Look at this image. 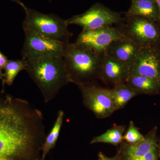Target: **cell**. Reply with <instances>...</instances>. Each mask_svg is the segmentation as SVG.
<instances>
[{
	"label": "cell",
	"mask_w": 160,
	"mask_h": 160,
	"mask_svg": "<svg viewBox=\"0 0 160 160\" xmlns=\"http://www.w3.org/2000/svg\"><path fill=\"white\" fill-rule=\"evenodd\" d=\"M46 136L42 113L26 100L0 91V158L36 160Z\"/></svg>",
	"instance_id": "6da1fadb"
},
{
	"label": "cell",
	"mask_w": 160,
	"mask_h": 160,
	"mask_svg": "<svg viewBox=\"0 0 160 160\" xmlns=\"http://www.w3.org/2000/svg\"><path fill=\"white\" fill-rule=\"evenodd\" d=\"M26 60V71L40 89L45 102L54 99L60 90L70 83L63 58L39 57Z\"/></svg>",
	"instance_id": "7a4b0ae2"
},
{
	"label": "cell",
	"mask_w": 160,
	"mask_h": 160,
	"mask_svg": "<svg viewBox=\"0 0 160 160\" xmlns=\"http://www.w3.org/2000/svg\"><path fill=\"white\" fill-rule=\"evenodd\" d=\"M103 55L69 43L63 58L70 83L77 86L100 79Z\"/></svg>",
	"instance_id": "3957f363"
},
{
	"label": "cell",
	"mask_w": 160,
	"mask_h": 160,
	"mask_svg": "<svg viewBox=\"0 0 160 160\" xmlns=\"http://www.w3.org/2000/svg\"><path fill=\"white\" fill-rule=\"evenodd\" d=\"M23 8L26 13L22 24L24 32L69 42L72 33L68 29L66 20L53 13H42L25 5Z\"/></svg>",
	"instance_id": "277c9868"
},
{
	"label": "cell",
	"mask_w": 160,
	"mask_h": 160,
	"mask_svg": "<svg viewBox=\"0 0 160 160\" xmlns=\"http://www.w3.org/2000/svg\"><path fill=\"white\" fill-rule=\"evenodd\" d=\"M117 26L127 38L140 48L160 49V30L157 22L141 17H125Z\"/></svg>",
	"instance_id": "5b68a950"
},
{
	"label": "cell",
	"mask_w": 160,
	"mask_h": 160,
	"mask_svg": "<svg viewBox=\"0 0 160 160\" xmlns=\"http://www.w3.org/2000/svg\"><path fill=\"white\" fill-rule=\"evenodd\" d=\"M82 94L83 105L100 119L109 117L116 111L110 89L97 85L95 82L77 86Z\"/></svg>",
	"instance_id": "8992f818"
},
{
	"label": "cell",
	"mask_w": 160,
	"mask_h": 160,
	"mask_svg": "<svg viewBox=\"0 0 160 160\" xmlns=\"http://www.w3.org/2000/svg\"><path fill=\"white\" fill-rule=\"evenodd\" d=\"M25 41L21 52L25 60L39 57L63 58L69 42L52 39L24 32Z\"/></svg>",
	"instance_id": "52a82bcc"
},
{
	"label": "cell",
	"mask_w": 160,
	"mask_h": 160,
	"mask_svg": "<svg viewBox=\"0 0 160 160\" xmlns=\"http://www.w3.org/2000/svg\"><path fill=\"white\" fill-rule=\"evenodd\" d=\"M123 19L120 12L112 11L100 3H96L82 14L66 20L68 26H81L83 30H94L119 24Z\"/></svg>",
	"instance_id": "ba28073f"
},
{
	"label": "cell",
	"mask_w": 160,
	"mask_h": 160,
	"mask_svg": "<svg viewBox=\"0 0 160 160\" xmlns=\"http://www.w3.org/2000/svg\"><path fill=\"white\" fill-rule=\"evenodd\" d=\"M126 39L128 38L119 27L110 26L94 30H82L74 43L77 46L103 55L112 42Z\"/></svg>",
	"instance_id": "9c48e42d"
},
{
	"label": "cell",
	"mask_w": 160,
	"mask_h": 160,
	"mask_svg": "<svg viewBox=\"0 0 160 160\" xmlns=\"http://www.w3.org/2000/svg\"><path fill=\"white\" fill-rule=\"evenodd\" d=\"M129 69L130 73L149 78L156 81L160 85L159 49L140 48Z\"/></svg>",
	"instance_id": "30bf717a"
},
{
	"label": "cell",
	"mask_w": 160,
	"mask_h": 160,
	"mask_svg": "<svg viewBox=\"0 0 160 160\" xmlns=\"http://www.w3.org/2000/svg\"><path fill=\"white\" fill-rule=\"evenodd\" d=\"M157 126H155L145 136V138L139 143L129 144L123 141L118 146L119 160H132L142 157L157 147Z\"/></svg>",
	"instance_id": "8fae6325"
},
{
	"label": "cell",
	"mask_w": 160,
	"mask_h": 160,
	"mask_svg": "<svg viewBox=\"0 0 160 160\" xmlns=\"http://www.w3.org/2000/svg\"><path fill=\"white\" fill-rule=\"evenodd\" d=\"M130 73L129 66L126 63L103 54L101 64L100 79L108 85L114 86L125 82Z\"/></svg>",
	"instance_id": "7c38bea8"
},
{
	"label": "cell",
	"mask_w": 160,
	"mask_h": 160,
	"mask_svg": "<svg viewBox=\"0 0 160 160\" xmlns=\"http://www.w3.org/2000/svg\"><path fill=\"white\" fill-rule=\"evenodd\" d=\"M140 48L129 39L117 40L108 46L105 54L126 63L130 67Z\"/></svg>",
	"instance_id": "4fadbf2b"
},
{
	"label": "cell",
	"mask_w": 160,
	"mask_h": 160,
	"mask_svg": "<svg viewBox=\"0 0 160 160\" xmlns=\"http://www.w3.org/2000/svg\"><path fill=\"white\" fill-rule=\"evenodd\" d=\"M125 17L138 16L152 22L160 21L159 12L155 0H131Z\"/></svg>",
	"instance_id": "5bb4252c"
},
{
	"label": "cell",
	"mask_w": 160,
	"mask_h": 160,
	"mask_svg": "<svg viewBox=\"0 0 160 160\" xmlns=\"http://www.w3.org/2000/svg\"><path fill=\"white\" fill-rule=\"evenodd\" d=\"M125 82L140 95L160 94V84L155 80L146 77L129 73Z\"/></svg>",
	"instance_id": "9a60e30c"
},
{
	"label": "cell",
	"mask_w": 160,
	"mask_h": 160,
	"mask_svg": "<svg viewBox=\"0 0 160 160\" xmlns=\"http://www.w3.org/2000/svg\"><path fill=\"white\" fill-rule=\"evenodd\" d=\"M110 91L116 111L123 109L132 99L140 95L125 82L113 86Z\"/></svg>",
	"instance_id": "2e32d148"
},
{
	"label": "cell",
	"mask_w": 160,
	"mask_h": 160,
	"mask_svg": "<svg viewBox=\"0 0 160 160\" xmlns=\"http://www.w3.org/2000/svg\"><path fill=\"white\" fill-rule=\"evenodd\" d=\"M126 127L125 125H114L102 134L92 138L90 144L107 143L118 147L123 141Z\"/></svg>",
	"instance_id": "e0dca14e"
},
{
	"label": "cell",
	"mask_w": 160,
	"mask_h": 160,
	"mask_svg": "<svg viewBox=\"0 0 160 160\" xmlns=\"http://www.w3.org/2000/svg\"><path fill=\"white\" fill-rule=\"evenodd\" d=\"M64 115L65 114L63 110H60L58 112L57 117L53 127L49 134L46 136L45 142L42 146V158L43 159L45 158L46 155L49 153L52 149H53L56 146L62 126Z\"/></svg>",
	"instance_id": "ac0fdd59"
},
{
	"label": "cell",
	"mask_w": 160,
	"mask_h": 160,
	"mask_svg": "<svg viewBox=\"0 0 160 160\" xmlns=\"http://www.w3.org/2000/svg\"><path fill=\"white\" fill-rule=\"evenodd\" d=\"M27 62L26 60H9L6 63L4 70V80L2 83L3 90L5 84L11 86L15 79L20 72L26 70Z\"/></svg>",
	"instance_id": "d6986e66"
},
{
	"label": "cell",
	"mask_w": 160,
	"mask_h": 160,
	"mask_svg": "<svg viewBox=\"0 0 160 160\" xmlns=\"http://www.w3.org/2000/svg\"><path fill=\"white\" fill-rule=\"evenodd\" d=\"M145 138L132 121H130L128 129L123 135V141L129 144L139 143Z\"/></svg>",
	"instance_id": "ffe728a7"
},
{
	"label": "cell",
	"mask_w": 160,
	"mask_h": 160,
	"mask_svg": "<svg viewBox=\"0 0 160 160\" xmlns=\"http://www.w3.org/2000/svg\"><path fill=\"white\" fill-rule=\"evenodd\" d=\"M157 147L142 157L132 160H159Z\"/></svg>",
	"instance_id": "44dd1931"
},
{
	"label": "cell",
	"mask_w": 160,
	"mask_h": 160,
	"mask_svg": "<svg viewBox=\"0 0 160 160\" xmlns=\"http://www.w3.org/2000/svg\"><path fill=\"white\" fill-rule=\"evenodd\" d=\"M8 60L6 56L0 51V79L2 80V83L4 80V68L6 66V63Z\"/></svg>",
	"instance_id": "7402d4cb"
},
{
	"label": "cell",
	"mask_w": 160,
	"mask_h": 160,
	"mask_svg": "<svg viewBox=\"0 0 160 160\" xmlns=\"http://www.w3.org/2000/svg\"><path fill=\"white\" fill-rule=\"evenodd\" d=\"M98 160H119L117 154L113 157H108L102 152H99L98 154Z\"/></svg>",
	"instance_id": "603a6c76"
},
{
	"label": "cell",
	"mask_w": 160,
	"mask_h": 160,
	"mask_svg": "<svg viewBox=\"0 0 160 160\" xmlns=\"http://www.w3.org/2000/svg\"><path fill=\"white\" fill-rule=\"evenodd\" d=\"M12 2L17 3L18 5H20V6H22V8L24 7L25 5L20 0H10Z\"/></svg>",
	"instance_id": "cb8c5ba5"
},
{
	"label": "cell",
	"mask_w": 160,
	"mask_h": 160,
	"mask_svg": "<svg viewBox=\"0 0 160 160\" xmlns=\"http://www.w3.org/2000/svg\"><path fill=\"white\" fill-rule=\"evenodd\" d=\"M157 149L158 152V157L160 158V141H158L157 145Z\"/></svg>",
	"instance_id": "d4e9b609"
},
{
	"label": "cell",
	"mask_w": 160,
	"mask_h": 160,
	"mask_svg": "<svg viewBox=\"0 0 160 160\" xmlns=\"http://www.w3.org/2000/svg\"><path fill=\"white\" fill-rule=\"evenodd\" d=\"M157 4L158 5V8L159 12L160 21V0H155Z\"/></svg>",
	"instance_id": "484cf974"
},
{
	"label": "cell",
	"mask_w": 160,
	"mask_h": 160,
	"mask_svg": "<svg viewBox=\"0 0 160 160\" xmlns=\"http://www.w3.org/2000/svg\"><path fill=\"white\" fill-rule=\"evenodd\" d=\"M158 25L159 27V29L160 30V21L159 22H157Z\"/></svg>",
	"instance_id": "4316f807"
},
{
	"label": "cell",
	"mask_w": 160,
	"mask_h": 160,
	"mask_svg": "<svg viewBox=\"0 0 160 160\" xmlns=\"http://www.w3.org/2000/svg\"><path fill=\"white\" fill-rule=\"evenodd\" d=\"M36 160H45V159H43L42 158L41 159L38 158Z\"/></svg>",
	"instance_id": "83f0119b"
},
{
	"label": "cell",
	"mask_w": 160,
	"mask_h": 160,
	"mask_svg": "<svg viewBox=\"0 0 160 160\" xmlns=\"http://www.w3.org/2000/svg\"><path fill=\"white\" fill-rule=\"evenodd\" d=\"M159 50H160V49H159Z\"/></svg>",
	"instance_id": "f1b7e54d"
}]
</instances>
